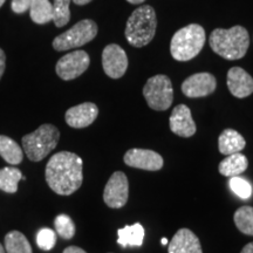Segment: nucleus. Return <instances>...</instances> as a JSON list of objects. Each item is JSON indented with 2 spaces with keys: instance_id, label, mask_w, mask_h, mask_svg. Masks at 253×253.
Wrapping results in <instances>:
<instances>
[{
  "instance_id": "22",
  "label": "nucleus",
  "mask_w": 253,
  "mask_h": 253,
  "mask_svg": "<svg viewBox=\"0 0 253 253\" xmlns=\"http://www.w3.org/2000/svg\"><path fill=\"white\" fill-rule=\"evenodd\" d=\"M20 179H23V173L17 168H2L0 170V190L7 194H14Z\"/></svg>"
},
{
  "instance_id": "12",
  "label": "nucleus",
  "mask_w": 253,
  "mask_h": 253,
  "mask_svg": "<svg viewBox=\"0 0 253 253\" xmlns=\"http://www.w3.org/2000/svg\"><path fill=\"white\" fill-rule=\"evenodd\" d=\"M123 161L126 166L148 171H158L164 166L163 157L156 151L138 148H132L126 151Z\"/></svg>"
},
{
  "instance_id": "5",
  "label": "nucleus",
  "mask_w": 253,
  "mask_h": 253,
  "mask_svg": "<svg viewBox=\"0 0 253 253\" xmlns=\"http://www.w3.org/2000/svg\"><path fill=\"white\" fill-rule=\"evenodd\" d=\"M60 131L55 126L46 125L40 126L37 130L23 137V148L28 160L32 162H40L58 145Z\"/></svg>"
},
{
  "instance_id": "10",
  "label": "nucleus",
  "mask_w": 253,
  "mask_h": 253,
  "mask_svg": "<svg viewBox=\"0 0 253 253\" xmlns=\"http://www.w3.org/2000/svg\"><path fill=\"white\" fill-rule=\"evenodd\" d=\"M103 71L112 79H120L128 69V56L125 49L116 43H109L102 52Z\"/></svg>"
},
{
  "instance_id": "4",
  "label": "nucleus",
  "mask_w": 253,
  "mask_h": 253,
  "mask_svg": "<svg viewBox=\"0 0 253 253\" xmlns=\"http://www.w3.org/2000/svg\"><path fill=\"white\" fill-rule=\"evenodd\" d=\"M205 40L204 28L198 24H190L173 34L170 41V53L177 61H190L201 53Z\"/></svg>"
},
{
  "instance_id": "28",
  "label": "nucleus",
  "mask_w": 253,
  "mask_h": 253,
  "mask_svg": "<svg viewBox=\"0 0 253 253\" xmlns=\"http://www.w3.org/2000/svg\"><path fill=\"white\" fill-rule=\"evenodd\" d=\"M230 188L237 196L242 199H248L252 195L251 184L245 178L239 176H235L230 179Z\"/></svg>"
},
{
  "instance_id": "36",
  "label": "nucleus",
  "mask_w": 253,
  "mask_h": 253,
  "mask_svg": "<svg viewBox=\"0 0 253 253\" xmlns=\"http://www.w3.org/2000/svg\"><path fill=\"white\" fill-rule=\"evenodd\" d=\"M0 253H5V250H4V248H2L1 244H0Z\"/></svg>"
},
{
  "instance_id": "20",
  "label": "nucleus",
  "mask_w": 253,
  "mask_h": 253,
  "mask_svg": "<svg viewBox=\"0 0 253 253\" xmlns=\"http://www.w3.org/2000/svg\"><path fill=\"white\" fill-rule=\"evenodd\" d=\"M0 156L7 163L17 166L23 162L24 153L17 142L7 136L0 135Z\"/></svg>"
},
{
  "instance_id": "2",
  "label": "nucleus",
  "mask_w": 253,
  "mask_h": 253,
  "mask_svg": "<svg viewBox=\"0 0 253 253\" xmlns=\"http://www.w3.org/2000/svg\"><path fill=\"white\" fill-rule=\"evenodd\" d=\"M211 49L226 60H239L244 58L250 46V36L245 27L233 26L229 30L217 28L209 38Z\"/></svg>"
},
{
  "instance_id": "34",
  "label": "nucleus",
  "mask_w": 253,
  "mask_h": 253,
  "mask_svg": "<svg viewBox=\"0 0 253 253\" xmlns=\"http://www.w3.org/2000/svg\"><path fill=\"white\" fill-rule=\"evenodd\" d=\"M126 1H128L129 4H132V5H141V4H143L145 0H126Z\"/></svg>"
},
{
  "instance_id": "11",
  "label": "nucleus",
  "mask_w": 253,
  "mask_h": 253,
  "mask_svg": "<svg viewBox=\"0 0 253 253\" xmlns=\"http://www.w3.org/2000/svg\"><path fill=\"white\" fill-rule=\"evenodd\" d=\"M217 80L211 73H196L182 84V91L186 97L197 99L211 95L216 90Z\"/></svg>"
},
{
  "instance_id": "3",
  "label": "nucleus",
  "mask_w": 253,
  "mask_h": 253,
  "mask_svg": "<svg viewBox=\"0 0 253 253\" xmlns=\"http://www.w3.org/2000/svg\"><path fill=\"white\" fill-rule=\"evenodd\" d=\"M156 27V12L151 6L143 5L136 8L126 21V39L130 46L141 48L153 41Z\"/></svg>"
},
{
  "instance_id": "16",
  "label": "nucleus",
  "mask_w": 253,
  "mask_h": 253,
  "mask_svg": "<svg viewBox=\"0 0 253 253\" xmlns=\"http://www.w3.org/2000/svg\"><path fill=\"white\" fill-rule=\"evenodd\" d=\"M168 251L169 253H203L198 237L189 229L177 231Z\"/></svg>"
},
{
  "instance_id": "15",
  "label": "nucleus",
  "mask_w": 253,
  "mask_h": 253,
  "mask_svg": "<svg viewBox=\"0 0 253 253\" xmlns=\"http://www.w3.org/2000/svg\"><path fill=\"white\" fill-rule=\"evenodd\" d=\"M227 88L238 99H244L253 93V78L242 67H232L227 72Z\"/></svg>"
},
{
  "instance_id": "29",
  "label": "nucleus",
  "mask_w": 253,
  "mask_h": 253,
  "mask_svg": "<svg viewBox=\"0 0 253 253\" xmlns=\"http://www.w3.org/2000/svg\"><path fill=\"white\" fill-rule=\"evenodd\" d=\"M33 0H12V11L14 13L21 14L30 9V6Z\"/></svg>"
},
{
  "instance_id": "30",
  "label": "nucleus",
  "mask_w": 253,
  "mask_h": 253,
  "mask_svg": "<svg viewBox=\"0 0 253 253\" xmlns=\"http://www.w3.org/2000/svg\"><path fill=\"white\" fill-rule=\"evenodd\" d=\"M5 67H6V55L5 52L0 48V79L2 78V74L5 72Z\"/></svg>"
},
{
  "instance_id": "27",
  "label": "nucleus",
  "mask_w": 253,
  "mask_h": 253,
  "mask_svg": "<svg viewBox=\"0 0 253 253\" xmlns=\"http://www.w3.org/2000/svg\"><path fill=\"white\" fill-rule=\"evenodd\" d=\"M37 244L42 251H49L56 244V233L48 227H43L38 232Z\"/></svg>"
},
{
  "instance_id": "1",
  "label": "nucleus",
  "mask_w": 253,
  "mask_h": 253,
  "mask_svg": "<svg viewBox=\"0 0 253 253\" xmlns=\"http://www.w3.org/2000/svg\"><path fill=\"white\" fill-rule=\"evenodd\" d=\"M84 162L71 151L53 155L46 166V182L55 194L69 196L78 191L84 181Z\"/></svg>"
},
{
  "instance_id": "33",
  "label": "nucleus",
  "mask_w": 253,
  "mask_h": 253,
  "mask_svg": "<svg viewBox=\"0 0 253 253\" xmlns=\"http://www.w3.org/2000/svg\"><path fill=\"white\" fill-rule=\"evenodd\" d=\"M73 2H74L75 5H79V6H84V5H87L89 4L90 1H93V0H72Z\"/></svg>"
},
{
  "instance_id": "18",
  "label": "nucleus",
  "mask_w": 253,
  "mask_h": 253,
  "mask_svg": "<svg viewBox=\"0 0 253 253\" xmlns=\"http://www.w3.org/2000/svg\"><path fill=\"white\" fill-rule=\"evenodd\" d=\"M118 244L121 248H140L143 244L144 239V229L140 223L134 225H126L122 229L118 230Z\"/></svg>"
},
{
  "instance_id": "26",
  "label": "nucleus",
  "mask_w": 253,
  "mask_h": 253,
  "mask_svg": "<svg viewBox=\"0 0 253 253\" xmlns=\"http://www.w3.org/2000/svg\"><path fill=\"white\" fill-rule=\"evenodd\" d=\"M56 233L63 239H72L75 235V224L67 214H59L54 220Z\"/></svg>"
},
{
  "instance_id": "17",
  "label": "nucleus",
  "mask_w": 253,
  "mask_h": 253,
  "mask_svg": "<svg viewBox=\"0 0 253 253\" xmlns=\"http://www.w3.org/2000/svg\"><path fill=\"white\" fill-rule=\"evenodd\" d=\"M246 141L235 129H225L218 138V148L220 154L229 155L240 153L245 148Z\"/></svg>"
},
{
  "instance_id": "35",
  "label": "nucleus",
  "mask_w": 253,
  "mask_h": 253,
  "mask_svg": "<svg viewBox=\"0 0 253 253\" xmlns=\"http://www.w3.org/2000/svg\"><path fill=\"white\" fill-rule=\"evenodd\" d=\"M161 243H162V245H168V243L169 242H168L167 238H163L162 240H161Z\"/></svg>"
},
{
  "instance_id": "7",
  "label": "nucleus",
  "mask_w": 253,
  "mask_h": 253,
  "mask_svg": "<svg viewBox=\"0 0 253 253\" xmlns=\"http://www.w3.org/2000/svg\"><path fill=\"white\" fill-rule=\"evenodd\" d=\"M142 93L151 109L164 112L171 107L173 89L171 80L167 75L158 74L151 77L145 84Z\"/></svg>"
},
{
  "instance_id": "8",
  "label": "nucleus",
  "mask_w": 253,
  "mask_h": 253,
  "mask_svg": "<svg viewBox=\"0 0 253 253\" xmlns=\"http://www.w3.org/2000/svg\"><path fill=\"white\" fill-rule=\"evenodd\" d=\"M90 65V58L84 50H74L63 55L56 62L55 72L60 79L65 81L74 80L81 77Z\"/></svg>"
},
{
  "instance_id": "25",
  "label": "nucleus",
  "mask_w": 253,
  "mask_h": 253,
  "mask_svg": "<svg viewBox=\"0 0 253 253\" xmlns=\"http://www.w3.org/2000/svg\"><path fill=\"white\" fill-rule=\"evenodd\" d=\"M72 0H54L53 5V21L56 27L66 26L71 20L69 4Z\"/></svg>"
},
{
  "instance_id": "24",
  "label": "nucleus",
  "mask_w": 253,
  "mask_h": 253,
  "mask_svg": "<svg viewBox=\"0 0 253 253\" xmlns=\"http://www.w3.org/2000/svg\"><path fill=\"white\" fill-rule=\"evenodd\" d=\"M233 220L240 232L248 236H253V208L249 205L240 207L235 212Z\"/></svg>"
},
{
  "instance_id": "14",
  "label": "nucleus",
  "mask_w": 253,
  "mask_h": 253,
  "mask_svg": "<svg viewBox=\"0 0 253 253\" xmlns=\"http://www.w3.org/2000/svg\"><path fill=\"white\" fill-rule=\"evenodd\" d=\"M99 115V108L93 102H84L72 107L66 112V123L72 128H86L90 126Z\"/></svg>"
},
{
  "instance_id": "31",
  "label": "nucleus",
  "mask_w": 253,
  "mask_h": 253,
  "mask_svg": "<svg viewBox=\"0 0 253 253\" xmlns=\"http://www.w3.org/2000/svg\"><path fill=\"white\" fill-rule=\"evenodd\" d=\"M63 253H87L84 250L81 248H78V246H68L67 249H65Z\"/></svg>"
},
{
  "instance_id": "32",
  "label": "nucleus",
  "mask_w": 253,
  "mask_h": 253,
  "mask_svg": "<svg viewBox=\"0 0 253 253\" xmlns=\"http://www.w3.org/2000/svg\"><path fill=\"white\" fill-rule=\"evenodd\" d=\"M240 253H253V242L249 243V244H246L244 248H243L242 252H240Z\"/></svg>"
},
{
  "instance_id": "13",
  "label": "nucleus",
  "mask_w": 253,
  "mask_h": 253,
  "mask_svg": "<svg viewBox=\"0 0 253 253\" xmlns=\"http://www.w3.org/2000/svg\"><path fill=\"white\" fill-rule=\"evenodd\" d=\"M169 126L173 134L185 138L194 136L197 130L191 110L185 104H178L173 108L169 120Z\"/></svg>"
},
{
  "instance_id": "23",
  "label": "nucleus",
  "mask_w": 253,
  "mask_h": 253,
  "mask_svg": "<svg viewBox=\"0 0 253 253\" xmlns=\"http://www.w3.org/2000/svg\"><path fill=\"white\" fill-rule=\"evenodd\" d=\"M5 249L7 253H32L31 244L19 231H11L6 235Z\"/></svg>"
},
{
  "instance_id": "37",
  "label": "nucleus",
  "mask_w": 253,
  "mask_h": 253,
  "mask_svg": "<svg viewBox=\"0 0 253 253\" xmlns=\"http://www.w3.org/2000/svg\"><path fill=\"white\" fill-rule=\"evenodd\" d=\"M5 1H6V0H0V7H1V6L4 5Z\"/></svg>"
},
{
  "instance_id": "9",
  "label": "nucleus",
  "mask_w": 253,
  "mask_h": 253,
  "mask_svg": "<svg viewBox=\"0 0 253 253\" xmlns=\"http://www.w3.org/2000/svg\"><path fill=\"white\" fill-rule=\"evenodd\" d=\"M129 197V183L126 173L116 171L110 176L103 191L104 203L112 209L125 207Z\"/></svg>"
},
{
  "instance_id": "21",
  "label": "nucleus",
  "mask_w": 253,
  "mask_h": 253,
  "mask_svg": "<svg viewBox=\"0 0 253 253\" xmlns=\"http://www.w3.org/2000/svg\"><path fill=\"white\" fill-rule=\"evenodd\" d=\"M30 15L33 23L48 24L53 20V5L49 0H33L30 6Z\"/></svg>"
},
{
  "instance_id": "19",
  "label": "nucleus",
  "mask_w": 253,
  "mask_h": 253,
  "mask_svg": "<svg viewBox=\"0 0 253 253\" xmlns=\"http://www.w3.org/2000/svg\"><path fill=\"white\" fill-rule=\"evenodd\" d=\"M249 161L245 155L237 153L226 156L223 161L219 163L218 170H219L220 175L225 177H235L239 176L248 169Z\"/></svg>"
},
{
  "instance_id": "6",
  "label": "nucleus",
  "mask_w": 253,
  "mask_h": 253,
  "mask_svg": "<svg viewBox=\"0 0 253 253\" xmlns=\"http://www.w3.org/2000/svg\"><path fill=\"white\" fill-rule=\"evenodd\" d=\"M97 25L90 19H84L79 21L72 28L60 34L53 40V48L58 52H63L72 48H79L90 42L97 36Z\"/></svg>"
}]
</instances>
